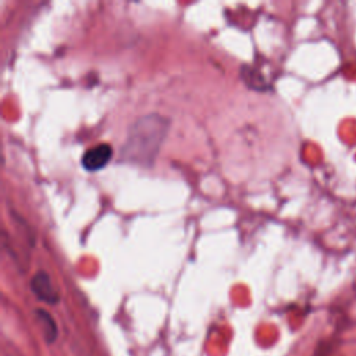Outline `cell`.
Returning <instances> with one entry per match:
<instances>
[{
  "label": "cell",
  "mask_w": 356,
  "mask_h": 356,
  "mask_svg": "<svg viewBox=\"0 0 356 356\" xmlns=\"http://www.w3.org/2000/svg\"><path fill=\"white\" fill-rule=\"evenodd\" d=\"M35 314L38 317V320L42 324V328L44 331V338L47 343H53L57 338V325L51 317V314L43 309H36Z\"/></svg>",
  "instance_id": "cell-4"
},
{
  "label": "cell",
  "mask_w": 356,
  "mask_h": 356,
  "mask_svg": "<svg viewBox=\"0 0 356 356\" xmlns=\"http://www.w3.org/2000/svg\"><path fill=\"white\" fill-rule=\"evenodd\" d=\"M111 157H113L111 146L107 143H99L83 153L81 159V164L86 171H99L108 164Z\"/></svg>",
  "instance_id": "cell-2"
},
{
  "label": "cell",
  "mask_w": 356,
  "mask_h": 356,
  "mask_svg": "<svg viewBox=\"0 0 356 356\" xmlns=\"http://www.w3.org/2000/svg\"><path fill=\"white\" fill-rule=\"evenodd\" d=\"M31 289L35 293V296L49 305H56L60 299L56 288L53 286V282L50 280V275L43 271L39 270L38 273H35V275L31 280Z\"/></svg>",
  "instance_id": "cell-3"
},
{
  "label": "cell",
  "mask_w": 356,
  "mask_h": 356,
  "mask_svg": "<svg viewBox=\"0 0 356 356\" xmlns=\"http://www.w3.org/2000/svg\"><path fill=\"white\" fill-rule=\"evenodd\" d=\"M168 120L149 114L135 121L121 150L124 160L138 164H152L167 135Z\"/></svg>",
  "instance_id": "cell-1"
}]
</instances>
